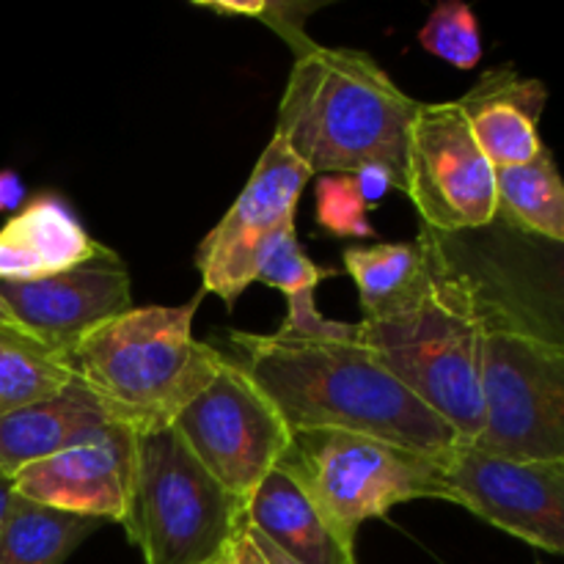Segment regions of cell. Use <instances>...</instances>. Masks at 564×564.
Instances as JSON below:
<instances>
[{
  "instance_id": "obj_28",
  "label": "cell",
  "mask_w": 564,
  "mask_h": 564,
  "mask_svg": "<svg viewBox=\"0 0 564 564\" xmlns=\"http://www.w3.org/2000/svg\"><path fill=\"white\" fill-rule=\"evenodd\" d=\"M350 176H352V182H356L358 196H361V202L367 204V209L378 207L391 187H397V191H400V182H397V176L391 174L386 165H364V169H358L356 174H350Z\"/></svg>"
},
{
  "instance_id": "obj_2",
  "label": "cell",
  "mask_w": 564,
  "mask_h": 564,
  "mask_svg": "<svg viewBox=\"0 0 564 564\" xmlns=\"http://www.w3.org/2000/svg\"><path fill=\"white\" fill-rule=\"evenodd\" d=\"M419 105L372 55L317 44L295 58L275 132L312 176L386 165L405 191L408 141Z\"/></svg>"
},
{
  "instance_id": "obj_21",
  "label": "cell",
  "mask_w": 564,
  "mask_h": 564,
  "mask_svg": "<svg viewBox=\"0 0 564 564\" xmlns=\"http://www.w3.org/2000/svg\"><path fill=\"white\" fill-rule=\"evenodd\" d=\"M496 218L564 242V180L549 149L532 163L496 171Z\"/></svg>"
},
{
  "instance_id": "obj_15",
  "label": "cell",
  "mask_w": 564,
  "mask_h": 564,
  "mask_svg": "<svg viewBox=\"0 0 564 564\" xmlns=\"http://www.w3.org/2000/svg\"><path fill=\"white\" fill-rule=\"evenodd\" d=\"M545 99L549 88L543 83L521 77L512 66H499L485 72L477 86L457 102L479 149L499 171L532 163L545 149L538 130Z\"/></svg>"
},
{
  "instance_id": "obj_14",
  "label": "cell",
  "mask_w": 564,
  "mask_h": 564,
  "mask_svg": "<svg viewBox=\"0 0 564 564\" xmlns=\"http://www.w3.org/2000/svg\"><path fill=\"white\" fill-rule=\"evenodd\" d=\"M138 433L105 424L58 455L14 474V494L99 521H124L138 468Z\"/></svg>"
},
{
  "instance_id": "obj_10",
  "label": "cell",
  "mask_w": 564,
  "mask_h": 564,
  "mask_svg": "<svg viewBox=\"0 0 564 564\" xmlns=\"http://www.w3.org/2000/svg\"><path fill=\"white\" fill-rule=\"evenodd\" d=\"M405 193L422 226L435 231L477 229L496 218V169L457 99L419 105L408 141Z\"/></svg>"
},
{
  "instance_id": "obj_19",
  "label": "cell",
  "mask_w": 564,
  "mask_h": 564,
  "mask_svg": "<svg viewBox=\"0 0 564 564\" xmlns=\"http://www.w3.org/2000/svg\"><path fill=\"white\" fill-rule=\"evenodd\" d=\"M341 262L358 286L364 319L394 312L430 284L427 257L419 240L352 246L345 248Z\"/></svg>"
},
{
  "instance_id": "obj_31",
  "label": "cell",
  "mask_w": 564,
  "mask_h": 564,
  "mask_svg": "<svg viewBox=\"0 0 564 564\" xmlns=\"http://www.w3.org/2000/svg\"><path fill=\"white\" fill-rule=\"evenodd\" d=\"M248 534H251L253 545H257L259 554L264 556V562H268V564H301V562L292 560V556H286L281 549H275V545L270 543L268 538H262V534H259L253 527H248Z\"/></svg>"
},
{
  "instance_id": "obj_27",
  "label": "cell",
  "mask_w": 564,
  "mask_h": 564,
  "mask_svg": "<svg viewBox=\"0 0 564 564\" xmlns=\"http://www.w3.org/2000/svg\"><path fill=\"white\" fill-rule=\"evenodd\" d=\"M284 325L275 330L281 339H306V341H336V339H352L358 336V323H336V319H325L314 306V292H303V295L286 297Z\"/></svg>"
},
{
  "instance_id": "obj_9",
  "label": "cell",
  "mask_w": 564,
  "mask_h": 564,
  "mask_svg": "<svg viewBox=\"0 0 564 564\" xmlns=\"http://www.w3.org/2000/svg\"><path fill=\"white\" fill-rule=\"evenodd\" d=\"M171 427L226 490L246 501L279 466L292 438L273 402L229 358L218 378L176 413Z\"/></svg>"
},
{
  "instance_id": "obj_5",
  "label": "cell",
  "mask_w": 564,
  "mask_h": 564,
  "mask_svg": "<svg viewBox=\"0 0 564 564\" xmlns=\"http://www.w3.org/2000/svg\"><path fill=\"white\" fill-rule=\"evenodd\" d=\"M143 564H226L248 527L246 499L202 466L171 424L138 433V468L124 521Z\"/></svg>"
},
{
  "instance_id": "obj_11",
  "label": "cell",
  "mask_w": 564,
  "mask_h": 564,
  "mask_svg": "<svg viewBox=\"0 0 564 564\" xmlns=\"http://www.w3.org/2000/svg\"><path fill=\"white\" fill-rule=\"evenodd\" d=\"M308 180L312 171L275 132L229 213L198 246L196 264L202 270L204 292L218 295L229 308L235 306L237 297L257 281L270 240L284 226L295 224L297 198Z\"/></svg>"
},
{
  "instance_id": "obj_3",
  "label": "cell",
  "mask_w": 564,
  "mask_h": 564,
  "mask_svg": "<svg viewBox=\"0 0 564 564\" xmlns=\"http://www.w3.org/2000/svg\"><path fill=\"white\" fill-rule=\"evenodd\" d=\"M435 286L501 334L564 356V242L494 218L477 229H419Z\"/></svg>"
},
{
  "instance_id": "obj_18",
  "label": "cell",
  "mask_w": 564,
  "mask_h": 564,
  "mask_svg": "<svg viewBox=\"0 0 564 564\" xmlns=\"http://www.w3.org/2000/svg\"><path fill=\"white\" fill-rule=\"evenodd\" d=\"M246 518L248 527L295 562L356 564V543H347L314 501L279 468H273L246 501Z\"/></svg>"
},
{
  "instance_id": "obj_13",
  "label": "cell",
  "mask_w": 564,
  "mask_h": 564,
  "mask_svg": "<svg viewBox=\"0 0 564 564\" xmlns=\"http://www.w3.org/2000/svg\"><path fill=\"white\" fill-rule=\"evenodd\" d=\"M0 297L31 339L69 361L75 347L132 308L124 259L99 242L88 262L36 281H0Z\"/></svg>"
},
{
  "instance_id": "obj_1",
  "label": "cell",
  "mask_w": 564,
  "mask_h": 564,
  "mask_svg": "<svg viewBox=\"0 0 564 564\" xmlns=\"http://www.w3.org/2000/svg\"><path fill=\"white\" fill-rule=\"evenodd\" d=\"M242 372L273 402L286 427L345 430L449 460L455 430L402 386L358 336L336 341L231 334Z\"/></svg>"
},
{
  "instance_id": "obj_6",
  "label": "cell",
  "mask_w": 564,
  "mask_h": 564,
  "mask_svg": "<svg viewBox=\"0 0 564 564\" xmlns=\"http://www.w3.org/2000/svg\"><path fill=\"white\" fill-rule=\"evenodd\" d=\"M482 339L485 330L435 286L433 275L394 312L358 323V345L438 413L463 444H474L485 427Z\"/></svg>"
},
{
  "instance_id": "obj_12",
  "label": "cell",
  "mask_w": 564,
  "mask_h": 564,
  "mask_svg": "<svg viewBox=\"0 0 564 564\" xmlns=\"http://www.w3.org/2000/svg\"><path fill=\"white\" fill-rule=\"evenodd\" d=\"M446 501L540 551L564 556V463L510 460L457 446L444 463Z\"/></svg>"
},
{
  "instance_id": "obj_26",
  "label": "cell",
  "mask_w": 564,
  "mask_h": 564,
  "mask_svg": "<svg viewBox=\"0 0 564 564\" xmlns=\"http://www.w3.org/2000/svg\"><path fill=\"white\" fill-rule=\"evenodd\" d=\"M198 9H207L213 14L224 17H253V20L264 22L273 28L281 39L292 47L295 58L306 55L308 50L317 47L312 36L306 33V17L319 9V3H268V0H257V3H224V0H213V3H196Z\"/></svg>"
},
{
  "instance_id": "obj_4",
  "label": "cell",
  "mask_w": 564,
  "mask_h": 564,
  "mask_svg": "<svg viewBox=\"0 0 564 564\" xmlns=\"http://www.w3.org/2000/svg\"><path fill=\"white\" fill-rule=\"evenodd\" d=\"M198 303L202 297L182 306H132L94 328L66 364L135 430L171 424L226 364L193 336Z\"/></svg>"
},
{
  "instance_id": "obj_8",
  "label": "cell",
  "mask_w": 564,
  "mask_h": 564,
  "mask_svg": "<svg viewBox=\"0 0 564 564\" xmlns=\"http://www.w3.org/2000/svg\"><path fill=\"white\" fill-rule=\"evenodd\" d=\"M482 389L485 427L471 446L510 460L564 463V356L485 334Z\"/></svg>"
},
{
  "instance_id": "obj_20",
  "label": "cell",
  "mask_w": 564,
  "mask_h": 564,
  "mask_svg": "<svg viewBox=\"0 0 564 564\" xmlns=\"http://www.w3.org/2000/svg\"><path fill=\"white\" fill-rule=\"evenodd\" d=\"M102 523L14 494L0 527V564H64Z\"/></svg>"
},
{
  "instance_id": "obj_17",
  "label": "cell",
  "mask_w": 564,
  "mask_h": 564,
  "mask_svg": "<svg viewBox=\"0 0 564 564\" xmlns=\"http://www.w3.org/2000/svg\"><path fill=\"white\" fill-rule=\"evenodd\" d=\"M99 242L66 207L64 198L42 196L0 229V281H36L88 262Z\"/></svg>"
},
{
  "instance_id": "obj_29",
  "label": "cell",
  "mask_w": 564,
  "mask_h": 564,
  "mask_svg": "<svg viewBox=\"0 0 564 564\" xmlns=\"http://www.w3.org/2000/svg\"><path fill=\"white\" fill-rule=\"evenodd\" d=\"M28 191L17 171H0V213H20L25 207Z\"/></svg>"
},
{
  "instance_id": "obj_24",
  "label": "cell",
  "mask_w": 564,
  "mask_h": 564,
  "mask_svg": "<svg viewBox=\"0 0 564 564\" xmlns=\"http://www.w3.org/2000/svg\"><path fill=\"white\" fill-rule=\"evenodd\" d=\"M330 275H336L334 270L319 268V264H314L312 259L303 253L295 235V224L284 226V229L270 240V246L264 248L262 262H259L257 270V281L284 292L286 297L314 292V286L323 279H330Z\"/></svg>"
},
{
  "instance_id": "obj_23",
  "label": "cell",
  "mask_w": 564,
  "mask_h": 564,
  "mask_svg": "<svg viewBox=\"0 0 564 564\" xmlns=\"http://www.w3.org/2000/svg\"><path fill=\"white\" fill-rule=\"evenodd\" d=\"M419 44L430 55L457 69H474L482 61L477 17L466 3H457V0H446L430 11L427 22L419 31Z\"/></svg>"
},
{
  "instance_id": "obj_32",
  "label": "cell",
  "mask_w": 564,
  "mask_h": 564,
  "mask_svg": "<svg viewBox=\"0 0 564 564\" xmlns=\"http://www.w3.org/2000/svg\"><path fill=\"white\" fill-rule=\"evenodd\" d=\"M11 499H14V479L0 474V527L6 521V512H9Z\"/></svg>"
},
{
  "instance_id": "obj_7",
  "label": "cell",
  "mask_w": 564,
  "mask_h": 564,
  "mask_svg": "<svg viewBox=\"0 0 564 564\" xmlns=\"http://www.w3.org/2000/svg\"><path fill=\"white\" fill-rule=\"evenodd\" d=\"M444 463L408 446L345 430H295L279 460L330 527L356 543L369 518L413 499L446 501Z\"/></svg>"
},
{
  "instance_id": "obj_30",
  "label": "cell",
  "mask_w": 564,
  "mask_h": 564,
  "mask_svg": "<svg viewBox=\"0 0 564 564\" xmlns=\"http://www.w3.org/2000/svg\"><path fill=\"white\" fill-rule=\"evenodd\" d=\"M226 564H268L264 556L259 554V549L253 545L251 534H248V527L242 529V534L237 538V543L231 545L229 556H226Z\"/></svg>"
},
{
  "instance_id": "obj_22",
  "label": "cell",
  "mask_w": 564,
  "mask_h": 564,
  "mask_svg": "<svg viewBox=\"0 0 564 564\" xmlns=\"http://www.w3.org/2000/svg\"><path fill=\"white\" fill-rule=\"evenodd\" d=\"M75 380L69 364L25 330H0V416L61 394Z\"/></svg>"
},
{
  "instance_id": "obj_25",
  "label": "cell",
  "mask_w": 564,
  "mask_h": 564,
  "mask_svg": "<svg viewBox=\"0 0 564 564\" xmlns=\"http://www.w3.org/2000/svg\"><path fill=\"white\" fill-rule=\"evenodd\" d=\"M314 215H317L319 229L341 240H372L375 237L367 204L358 196L350 174L319 176L317 191H314Z\"/></svg>"
},
{
  "instance_id": "obj_16",
  "label": "cell",
  "mask_w": 564,
  "mask_h": 564,
  "mask_svg": "<svg viewBox=\"0 0 564 564\" xmlns=\"http://www.w3.org/2000/svg\"><path fill=\"white\" fill-rule=\"evenodd\" d=\"M105 424L127 422L113 405L75 380L61 394L0 416V474L14 479L25 466L69 449Z\"/></svg>"
},
{
  "instance_id": "obj_33",
  "label": "cell",
  "mask_w": 564,
  "mask_h": 564,
  "mask_svg": "<svg viewBox=\"0 0 564 564\" xmlns=\"http://www.w3.org/2000/svg\"><path fill=\"white\" fill-rule=\"evenodd\" d=\"M0 330H22V325L17 323L14 314H11L9 306L3 303V297H0Z\"/></svg>"
}]
</instances>
